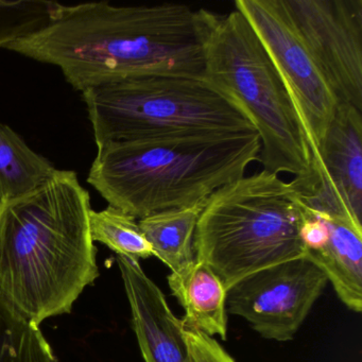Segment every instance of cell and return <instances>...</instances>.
Wrapping results in <instances>:
<instances>
[{
  "instance_id": "cell-19",
  "label": "cell",
  "mask_w": 362,
  "mask_h": 362,
  "mask_svg": "<svg viewBox=\"0 0 362 362\" xmlns=\"http://www.w3.org/2000/svg\"><path fill=\"white\" fill-rule=\"evenodd\" d=\"M10 37V24L7 11L0 3V46L4 45Z\"/></svg>"
},
{
  "instance_id": "cell-17",
  "label": "cell",
  "mask_w": 362,
  "mask_h": 362,
  "mask_svg": "<svg viewBox=\"0 0 362 362\" xmlns=\"http://www.w3.org/2000/svg\"><path fill=\"white\" fill-rule=\"evenodd\" d=\"M90 232L94 243H103L117 255L137 260L153 256L139 220L111 205L103 211H90Z\"/></svg>"
},
{
  "instance_id": "cell-6",
  "label": "cell",
  "mask_w": 362,
  "mask_h": 362,
  "mask_svg": "<svg viewBox=\"0 0 362 362\" xmlns=\"http://www.w3.org/2000/svg\"><path fill=\"white\" fill-rule=\"evenodd\" d=\"M81 94L97 147L182 131L256 130L240 105L204 77L146 76Z\"/></svg>"
},
{
  "instance_id": "cell-10",
  "label": "cell",
  "mask_w": 362,
  "mask_h": 362,
  "mask_svg": "<svg viewBox=\"0 0 362 362\" xmlns=\"http://www.w3.org/2000/svg\"><path fill=\"white\" fill-rule=\"evenodd\" d=\"M311 173V194L336 203L362 226L361 111L338 103Z\"/></svg>"
},
{
  "instance_id": "cell-14",
  "label": "cell",
  "mask_w": 362,
  "mask_h": 362,
  "mask_svg": "<svg viewBox=\"0 0 362 362\" xmlns=\"http://www.w3.org/2000/svg\"><path fill=\"white\" fill-rule=\"evenodd\" d=\"M206 202L168 209L139 220L153 256L162 260L171 272H180L196 262L194 232Z\"/></svg>"
},
{
  "instance_id": "cell-12",
  "label": "cell",
  "mask_w": 362,
  "mask_h": 362,
  "mask_svg": "<svg viewBox=\"0 0 362 362\" xmlns=\"http://www.w3.org/2000/svg\"><path fill=\"white\" fill-rule=\"evenodd\" d=\"M317 214L327 220L329 237L321 247L306 252L305 257L325 274L341 302L351 310L360 313L362 310V228L346 218Z\"/></svg>"
},
{
  "instance_id": "cell-13",
  "label": "cell",
  "mask_w": 362,
  "mask_h": 362,
  "mask_svg": "<svg viewBox=\"0 0 362 362\" xmlns=\"http://www.w3.org/2000/svg\"><path fill=\"white\" fill-rule=\"evenodd\" d=\"M169 288L185 309L184 327L226 340L228 334L226 289L211 267L196 262L180 272H171Z\"/></svg>"
},
{
  "instance_id": "cell-8",
  "label": "cell",
  "mask_w": 362,
  "mask_h": 362,
  "mask_svg": "<svg viewBox=\"0 0 362 362\" xmlns=\"http://www.w3.org/2000/svg\"><path fill=\"white\" fill-rule=\"evenodd\" d=\"M336 95L362 112V0H283Z\"/></svg>"
},
{
  "instance_id": "cell-20",
  "label": "cell",
  "mask_w": 362,
  "mask_h": 362,
  "mask_svg": "<svg viewBox=\"0 0 362 362\" xmlns=\"http://www.w3.org/2000/svg\"><path fill=\"white\" fill-rule=\"evenodd\" d=\"M0 205H1V203H0Z\"/></svg>"
},
{
  "instance_id": "cell-2",
  "label": "cell",
  "mask_w": 362,
  "mask_h": 362,
  "mask_svg": "<svg viewBox=\"0 0 362 362\" xmlns=\"http://www.w3.org/2000/svg\"><path fill=\"white\" fill-rule=\"evenodd\" d=\"M0 296L29 321L71 313L99 276L90 192L75 171L0 201Z\"/></svg>"
},
{
  "instance_id": "cell-16",
  "label": "cell",
  "mask_w": 362,
  "mask_h": 362,
  "mask_svg": "<svg viewBox=\"0 0 362 362\" xmlns=\"http://www.w3.org/2000/svg\"><path fill=\"white\" fill-rule=\"evenodd\" d=\"M40 326L0 296V362H57Z\"/></svg>"
},
{
  "instance_id": "cell-5",
  "label": "cell",
  "mask_w": 362,
  "mask_h": 362,
  "mask_svg": "<svg viewBox=\"0 0 362 362\" xmlns=\"http://www.w3.org/2000/svg\"><path fill=\"white\" fill-rule=\"evenodd\" d=\"M204 78L232 97L259 135L264 170L305 177L310 148L289 92L258 35L235 9L217 16L207 40Z\"/></svg>"
},
{
  "instance_id": "cell-7",
  "label": "cell",
  "mask_w": 362,
  "mask_h": 362,
  "mask_svg": "<svg viewBox=\"0 0 362 362\" xmlns=\"http://www.w3.org/2000/svg\"><path fill=\"white\" fill-rule=\"evenodd\" d=\"M235 7L247 18L281 75L315 166L338 107L336 95L300 40L283 0H237Z\"/></svg>"
},
{
  "instance_id": "cell-11",
  "label": "cell",
  "mask_w": 362,
  "mask_h": 362,
  "mask_svg": "<svg viewBox=\"0 0 362 362\" xmlns=\"http://www.w3.org/2000/svg\"><path fill=\"white\" fill-rule=\"evenodd\" d=\"M117 264L145 362H194L183 322L173 315L160 287L139 260L117 255Z\"/></svg>"
},
{
  "instance_id": "cell-15",
  "label": "cell",
  "mask_w": 362,
  "mask_h": 362,
  "mask_svg": "<svg viewBox=\"0 0 362 362\" xmlns=\"http://www.w3.org/2000/svg\"><path fill=\"white\" fill-rule=\"evenodd\" d=\"M56 170L49 160L33 151L13 129L0 124V201L29 194Z\"/></svg>"
},
{
  "instance_id": "cell-4",
  "label": "cell",
  "mask_w": 362,
  "mask_h": 362,
  "mask_svg": "<svg viewBox=\"0 0 362 362\" xmlns=\"http://www.w3.org/2000/svg\"><path fill=\"white\" fill-rule=\"evenodd\" d=\"M305 209L293 182L262 170L214 192L197 224L196 260L211 267L226 291L262 269L305 257Z\"/></svg>"
},
{
  "instance_id": "cell-1",
  "label": "cell",
  "mask_w": 362,
  "mask_h": 362,
  "mask_svg": "<svg viewBox=\"0 0 362 362\" xmlns=\"http://www.w3.org/2000/svg\"><path fill=\"white\" fill-rule=\"evenodd\" d=\"M217 14L179 4H57L39 30L4 45L54 65L79 92L146 76L204 77Z\"/></svg>"
},
{
  "instance_id": "cell-3",
  "label": "cell",
  "mask_w": 362,
  "mask_h": 362,
  "mask_svg": "<svg viewBox=\"0 0 362 362\" xmlns=\"http://www.w3.org/2000/svg\"><path fill=\"white\" fill-rule=\"evenodd\" d=\"M257 131H182L97 147L88 183L136 219L209 200L259 158Z\"/></svg>"
},
{
  "instance_id": "cell-9",
  "label": "cell",
  "mask_w": 362,
  "mask_h": 362,
  "mask_svg": "<svg viewBox=\"0 0 362 362\" xmlns=\"http://www.w3.org/2000/svg\"><path fill=\"white\" fill-rule=\"evenodd\" d=\"M327 281L310 260L296 258L235 284L226 291V305L260 336L286 342L300 329Z\"/></svg>"
},
{
  "instance_id": "cell-18",
  "label": "cell",
  "mask_w": 362,
  "mask_h": 362,
  "mask_svg": "<svg viewBox=\"0 0 362 362\" xmlns=\"http://www.w3.org/2000/svg\"><path fill=\"white\" fill-rule=\"evenodd\" d=\"M194 362H236L213 338L194 328L184 327Z\"/></svg>"
}]
</instances>
